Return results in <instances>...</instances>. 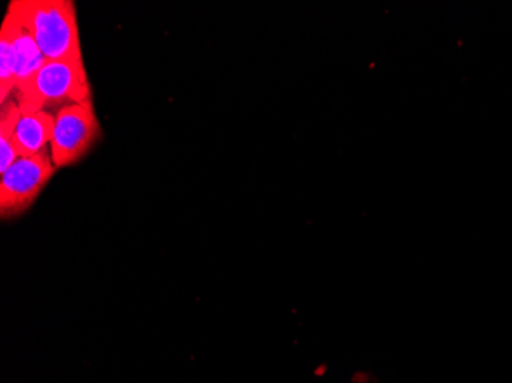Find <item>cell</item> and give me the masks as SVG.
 Wrapping results in <instances>:
<instances>
[{
  "label": "cell",
  "instance_id": "obj_1",
  "mask_svg": "<svg viewBox=\"0 0 512 383\" xmlns=\"http://www.w3.org/2000/svg\"><path fill=\"white\" fill-rule=\"evenodd\" d=\"M8 14L33 36L46 60L83 62L76 5L71 0H13Z\"/></svg>",
  "mask_w": 512,
  "mask_h": 383
},
{
  "label": "cell",
  "instance_id": "obj_2",
  "mask_svg": "<svg viewBox=\"0 0 512 383\" xmlns=\"http://www.w3.org/2000/svg\"><path fill=\"white\" fill-rule=\"evenodd\" d=\"M91 100V85L85 62L46 60L36 76L17 89L16 102L22 114L46 111L54 106L76 105Z\"/></svg>",
  "mask_w": 512,
  "mask_h": 383
},
{
  "label": "cell",
  "instance_id": "obj_3",
  "mask_svg": "<svg viewBox=\"0 0 512 383\" xmlns=\"http://www.w3.org/2000/svg\"><path fill=\"white\" fill-rule=\"evenodd\" d=\"M57 167L51 155L20 157L4 174H0V215L2 220H13L27 212L50 183Z\"/></svg>",
  "mask_w": 512,
  "mask_h": 383
},
{
  "label": "cell",
  "instance_id": "obj_4",
  "mask_svg": "<svg viewBox=\"0 0 512 383\" xmlns=\"http://www.w3.org/2000/svg\"><path fill=\"white\" fill-rule=\"evenodd\" d=\"M99 135V118L91 100L60 108L50 145L54 166L60 169L76 164L94 146Z\"/></svg>",
  "mask_w": 512,
  "mask_h": 383
},
{
  "label": "cell",
  "instance_id": "obj_5",
  "mask_svg": "<svg viewBox=\"0 0 512 383\" xmlns=\"http://www.w3.org/2000/svg\"><path fill=\"white\" fill-rule=\"evenodd\" d=\"M56 115L50 111L22 114L13 135V145L20 157L45 154L46 146L53 140Z\"/></svg>",
  "mask_w": 512,
  "mask_h": 383
},
{
  "label": "cell",
  "instance_id": "obj_6",
  "mask_svg": "<svg viewBox=\"0 0 512 383\" xmlns=\"http://www.w3.org/2000/svg\"><path fill=\"white\" fill-rule=\"evenodd\" d=\"M2 30L7 31L16 51V82L17 89H20L36 76L37 71L45 65L46 59L33 36L11 14L7 13L5 16Z\"/></svg>",
  "mask_w": 512,
  "mask_h": 383
},
{
  "label": "cell",
  "instance_id": "obj_7",
  "mask_svg": "<svg viewBox=\"0 0 512 383\" xmlns=\"http://www.w3.org/2000/svg\"><path fill=\"white\" fill-rule=\"evenodd\" d=\"M22 117L19 105L14 100H8L0 111V174H4L19 158L13 145V135L17 123Z\"/></svg>",
  "mask_w": 512,
  "mask_h": 383
},
{
  "label": "cell",
  "instance_id": "obj_8",
  "mask_svg": "<svg viewBox=\"0 0 512 383\" xmlns=\"http://www.w3.org/2000/svg\"><path fill=\"white\" fill-rule=\"evenodd\" d=\"M17 59L7 31H0V103L5 105L17 91Z\"/></svg>",
  "mask_w": 512,
  "mask_h": 383
}]
</instances>
